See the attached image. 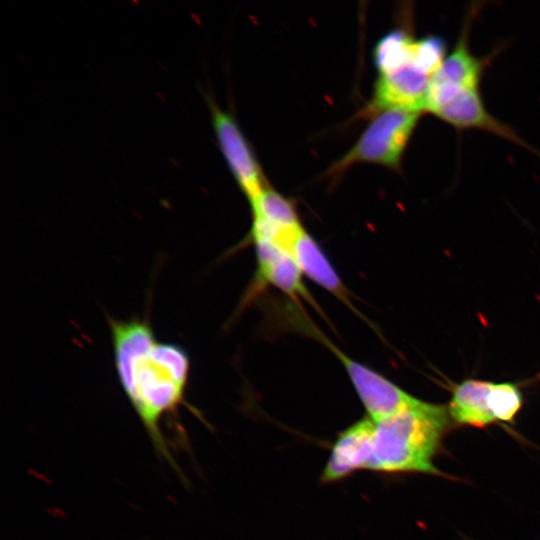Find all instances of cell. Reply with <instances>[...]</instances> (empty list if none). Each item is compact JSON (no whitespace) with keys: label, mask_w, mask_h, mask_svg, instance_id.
I'll return each instance as SVG.
<instances>
[{"label":"cell","mask_w":540,"mask_h":540,"mask_svg":"<svg viewBox=\"0 0 540 540\" xmlns=\"http://www.w3.org/2000/svg\"><path fill=\"white\" fill-rule=\"evenodd\" d=\"M296 327L325 345L343 365L353 387L364 406L367 417L378 421L417 404L415 398L388 378L360 363L339 349L309 319L293 315Z\"/></svg>","instance_id":"277c9868"},{"label":"cell","mask_w":540,"mask_h":540,"mask_svg":"<svg viewBox=\"0 0 540 540\" xmlns=\"http://www.w3.org/2000/svg\"><path fill=\"white\" fill-rule=\"evenodd\" d=\"M417 40L400 29L385 34L374 49V62L378 73L384 74L410 63L419 65L416 55Z\"/></svg>","instance_id":"5bb4252c"},{"label":"cell","mask_w":540,"mask_h":540,"mask_svg":"<svg viewBox=\"0 0 540 540\" xmlns=\"http://www.w3.org/2000/svg\"><path fill=\"white\" fill-rule=\"evenodd\" d=\"M469 24L467 19L456 46L432 75L424 111L431 113L461 91L480 89L487 61L475 56L469 48Z\"/></svg>","instance_id":"8992f818"},{"label":"cell","mask_w":540,"mask_h":540,"mask_svg":"<svg viewBox=\"0 0 540 540\" xmlns=\"http://www.w3.org/2000/svg\"><path fill=\"white\" fill-rule=\"evenodd\" d=\"M287 251L292 255L303 276L327 290L349 308L354 309L348 291L337 271L317 243L301 228L288 242ZM357 312V310H355Z\"/></svg>","instance_id":"8fae6325"},{"label":"cell","mask_w":540,"mask_h":540,"mask_svg":"<svg viewBox=\"0 0 540 540\" xmlns=\"http://www.w3.org/2000/svg\"><path fill=\"white\" fill-rule=\"evenodd\" d=\"M431 114L456 129L485 130L535 151L510 126L500 122L488 112L479 89L457 93L434 109Z\"/></svg>","instance_id":"9c48e42d"},{"label":"cell","mask_w":540,"mask_h":540,"mask_svg":"<svg viewBox=\"0 0 540 540\" xmlns=\"http://www.w3.org/2000/svg\"><path fill=\"white\" fill-rule=\"evenodd\" d=\"M491 410L496 422H512L522 407V394L512 383H493Z\"/></svg>","instance_id":"9a60e30c"},{"label":"cell","mask_w":540,"mask_h":540,"mask_svg":"<svg viewBox=\"0 0 540 540\" xmlns=\"http://www.w3.org/2000/svg\"><path fill=\"white\" fill-rule=\"evenodd\" d=\"M253 220L278 229L302 226L293 203L270 187L249 200Z\"/></svg>","instance_id":"4fadbf2b"},{"label":"cell","mask_w":540,"mask_h":540,"mask_svg":"<svg viewBox=\"0 0 540 540\" xmlns=\"http://www.w3.org/2000/svg\"><path fill=\"white\" fill-rule=\"evenodd\" d=\"M373 420L365 417L348 426L335 439L320 480L332 483L366 470L371 453Z\"/></svg>","instance_id":"30bf717a"},{"label":"cell","mask_w":540,"mask_h":540,"mask_svg":"<svg viewBox=\"0 0 540 540\" xmlns=\"http://www.w3.org/2000/svg\"><path fill=\"white\" fill-rule=\"evenodd\" d=\"M256 253V284L277 288L294 301L304 299L313 304V299L303 282V274L292 255L276 242L251 237Z\"/></svg>","instance_id":"ba28073f"},{"label":"cell","mask_w":540,"mask_h":540,"mask_svg":"<svg viewBox=\"0 0 540 540\" xmlns=\"http://www.w3.org/2000/svg\"><path fill=\"white\" fill-rule=\"evenodd\" d=\"M493 382L467 379L455 385L448 404L450 418L460 425L485 427L496 423L491 410Z\"/></svg>","instance_id":"7c38bea8"},{"label":"cell","mask_w":540,"mask_h":540,"mask_svg":"<svg viewBox=\"0 0 540 540\" xmlns=\"http://www.w3.org/2000/svg\"><path fill=\"white\" fill-rule=\"evenodd\" d=\"M419 119L420 112L415 111L387 109L376 112L355 145L329 172H342L359 162L376 163L398 170Z\"/></svg>","instance_id":"3957f363"},{"label":"cell","mask_w":540,"mask_h":540,"mask_svg":"<svg viewBox=\"0 0 540 540\" xmlns=\"http://www.w3.org/2000/svg\"><path fill=\"white\" fill-rule=\"evenodd\" d=\"M449 418L445 406L420 400L407 409L373 421L366 470L443 475L435 466L434 458Z\"/></svg>","instance_id":"7a4b0ae2"},{"label":"cell","mask_w":540,"mask_h":540,"mask_svg":"<svg viewBox=\"0 0 540 540\" xmlns=\"http://www.w3.org/2000/svg\"><path fill=\"white\" fill-rule=\"evenodd\" d=\"M430 79L431 75L417 63L379 74L371 104L373 111L401 109L421 113L425 110Z\"/></svg>","instance_id":"52a82bcc"},{"label":"cell","mask_w":540,"mask_h":540,"mask_svg":"<svg viewBox=\"0 0 540 540\" xmlns=\"http://www.w3.org/2000/svg\"><path fill=\"white\" fill-rule=\"evenodd\" d=\"M220 150L232 175L248 200L267 185L260 166L233 116L205 95Z\"/></svg>","instance_id":"5b68a950"},{"label":"cell","mask_w":540,"mask_h":540,"mask_svg":"<svg viewBox=\"0 0 540 540\" xmlns=\"http://www.w3.org/2000/svg\"><path fill=\"white\" fill-rule=\"evenodd\" d=\"M107 322L119 383L154 450L181 474L166 429L176 434L184 445L187 440L180 422L181 408L203 419L186 399L190 375L188 353L178 344L159 340L147 318L107 316Z\"/></svg>","instance_id":"6da1fadb"}]
</instances>
